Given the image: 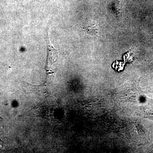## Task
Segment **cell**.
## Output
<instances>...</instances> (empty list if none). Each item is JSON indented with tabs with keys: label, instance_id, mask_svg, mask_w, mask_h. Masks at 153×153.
<instances>
[{
	"label": "cell",
	"instance_id": "cell-1",
	"mask_svg": "<svg viewBox=\"0 0 153 153\" xmlns=\"http://www.w3.org/2000/svg\"><path fill=\"white\" fill-rule=\"evenodd\" d=\"M48 43V56L47 58V69L48 73L54 72L55 64L57 58V51L53 47L50 42L49 37L47 40Z\"/></svg>",
	"mask_w": 153,
	"mask_h": 153
},
{
	"label": "cell",
	"instance_id": "cell-2",
	"mask_svg": "<svg viewBox=\"0 0 153 153\" xmlns=\"http://www.w3.org/2000/svg\"><path fill=\"white\" fill-rule=\"evenodd\" d=\"M88 34L93 37L98 36L100 33L99 27L97 23L94 21H90L83 27Z\"/></svg>",
	"mask_w": 153,
	"mask_h": 153
}]
</instances>
